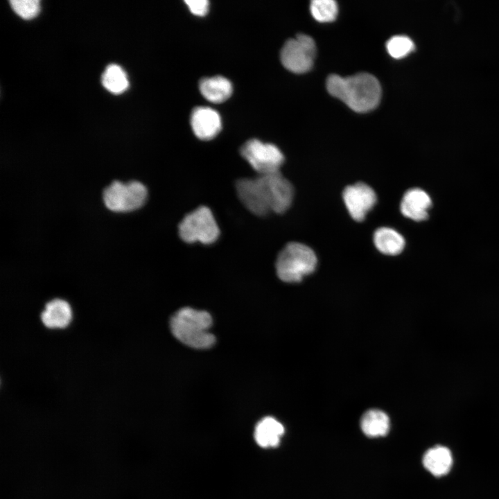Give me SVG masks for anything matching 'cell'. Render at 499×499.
<instances>
[{
    "label": "cell",
    "instance_id": "obj_9",
    "mask_svg": "<svg viewBox=\"0 0 499 499\" xmlns=\"http://www.w3.org/2000/svg\"><path fill=\"white\" fill-rule=\"evenodd\" d=\"M343 200L351 218L362 221L377 201L375 191L362 182L347 186L342 193Z\"/></svg>",
    "mask_w": 499,
    "mask_h": 499
},
{
    "label": "cell",
    "instance_id": "obj_19",
    "mask_svg": "<svg viewBox=\"0 0 499 499\" xmlns=\"http://www.w3.org/2000/svg\"><path fill=\"white\" fill-rule=\"evenodd\" d=\"M310 9L313 17L321 22L333 21L338 11V4L333 0H313Z\"/></svg>",
    "mask_w": 499,
    "mask_h": 499
},
{
    "label": "cell",
    "instance_id": "obj_16",
    "mask_svg": "<svg viewBox=\"0 0 499 499\" xmlns=\"http://www.w3.org/2000/svg\"><path fill=\"white\" fill-rule=\"evenodd\" d=\"M374 243L378 251L387 255H397L405 247V239L389 227H380L374 234Z\"/></svg>",
    "mask_w": 499,
    "mask_h": 499
},
{
    "label": "cell",
    "instance_id": "obj_11",
    "mask_svg": "<svg viewBox=\"0 0 499 499\" xmlns=\"http://www.w3.org/2000/svg\"><path fill=\"white\" fill-rule=\"evenodd\" d=\"M432 201L428 194L419 188L407 191L401 200L400 209L402 214L413 220L422 221L428 217Z\"/></svg>",
    "mask_w": 499,
    "mask_h": 499
},
{
    "label": "cell",
    "instance_id": "obj_18",
    "mask_svg": "<svg viewBox=\"0 0 499 499\" xmlns=\"http://www.w3.org/2000/svg\"><path fill=\"white\" fill-rule=\"evenodd\" d=\"M102 84L109 91L119 94L125 91L129 82L124 70L119 65H108L102 76Z\"/></svg>",
    "mask_w": 499,
    "mask_h": 499
},
{
    "label": "cell",
    "instance_id": "obj_22",
    "mask_svg": "<svg viewBox=\"0 0 499 499\" xmlns=\"http://www.w3.org/2000/svg\"><path fill=\"white\" fill-rule=\"evenodd\" d=\"M185 3L189 10L198 16H204L209 10V1L207 0H186Z\"/></svg>",
    "mask_w": 499,
    "mask_h": 499
},
{
    "label": "cell",
    "instance_id": "obj_2",
    "mask_svg": "<svg viewBox=\"0 0 499 499\" xmlns=\"http://www.w3.org/2000/svg\"><path fill=\"white\" fill-rule=\"evenodd\" d=\"M211 315L204 310L186 307L177 310L170 321L173 335L182 343L195 349H207L215 343L209 329Z\"/></svg>",
    "mask_w": 499,
    "mask_h": 499
},
{
    "label": "cell",
    "instance_id": "obj_5",
    "mask_svg": "<svg viewBox=\"0 0 499 499\" xmlns=\"http://www.w3.org/2000/svg\"><path fill=\"white\" fill-rule=\"evenodd\" d=\"M178 231L182 240L189 243L211 244L220 234L211 211L205 206L199 207L185 216L179 224Z\"/></svg>",
    "mask_w": 499,
    "mask_h": 499
},
{
    "label": "cell",
    "instance_id": "obj_4",
    "mask_svg": "<svg viewBox=\"0 0 499 499\" xmlns=\"http://www.w3.org/2000/svg\"><path fill=\"white\" fill-rule=\"evenodd\" d=\"M236 189L241 202L252 213L263 216L274 212L276 192L270 175L240 179Z\"/></svg>",
    "mask_w": 499,
    "mask_h": 499
},
{
    "label": "cell",
    "instance_id": "obj_14",
    "mask_svg": "<svg viewBox=\"0 0 499 499\" xmlns=\"http://www.w3.org/2000/svg\"><path fill=\"white\" fill-rule=\"evenodd\" d=\"M199 88L202 95L214 103H220L228 99L233 89L231 82L221 76L202 78Z\"/></svg>",
    "mask_w": 499,
    "mask_h": 499
},
{
    "label": "cell",
    "instance_id": "obj_12",
    "mask_svg": "<svg viewBox=\"0 0 499 499\" xmlns=\"http://www.w3.org/2000/svg\"><path fill=\"white\" fill-rule=\"evenodd\" d=\"M73 317L70 304L62 299L55 298L48 301L40 313V319L44 326L51 329H64Z\"/></svg>",
    "mask_w": 499,
    "mask_h": 499
},
{
    "label": "cell",
    "instance_id": "obj_10",
    "mask_svg": "<svg viewBox=\"0 0 499 499\" xmlns=\"http://www.w3.org/2000/svg\"><path fill=\"white\" fill-rule=\"evenodd\" d=\"M191 125L195 136L202 140L214 138L221 130L219 114L208 107H197L192 111Z\"/></svg>",
    "mask_w": 499,
    "mask_h": 499
},
{
    "label": "cell",
    "instance_id": "obj_8",
    "mask_svg": "<svg viewBox=\"0 0 499 499\" xmlns=\"http://www.w3.org/2000/svg\"><path fill=\"white\" fill-rule=\"evenodd\" d=\"M316 53L313 39L305 34L286 41L281 51V61L288 70L297 73L309 71Z\"/></svg>",
    "mask_w": 499,
    "mask_h": 499
},
{
    "label": "cell",
    "instance_id": "obj_21",
    "mask_svg": "<svg viewBox=\"0 0 499 499\" xmlns=\"http://www.w3.org/2000/svg\"><path fill=\"white\" fill-rule=\"evenodd\" d=\"M10 3L14 11L26 19L35 17L40 12V5L38 0H12Z\"/></svg>",
    "mask_w": 499,
    "mask_h": 499
},
{
    "label": "cell",
    "instance_id": "obj_7",
    "mask_svg": "<svg viewBox=\"0 0 499 499\" xmlns=\"http://www.w3.org/2000/svg\"><path fill=\"white\" fill-rule=\"evenodd\" d=\"M240 154L259 175L279 171L284 161L277 146L256 139L246 141L240 148Z\"/></svg>",
    "mask_w": 499,
    "mask_h": 499
},
{
    "label": "cell",
    "instance_id": "obj_15",
    "mask_svg": "<svg viewBox=\"0 0 499 499\" xmlns=\"http://www.w3.org/2000/svg\"><path fill=\"white\" fill-rule=\"evenodd\" d=\"M452 464L453 457L450 450L441 446L430 448L423 457L424 467L435 476L446 474L450 471Z\"/></svg>",
    "mask_w": 499,
    "mask_h": 499
},
{
    "label": "cell",
    "instance_id": "obj_6",
    "mask_svg": "<svg viewBox=\"0 0 499 499\" xmlns=\"http://www.w3.org/2000/svg\"><path fill=\"white\" fill-rule=\"evenodd\" d=\"M148 195L146 186L137 181L123 183L114 181L103 191L106 207L114 212H128L143 205Z\"/></svg>",
    "mask_w": 499,
    "mask_h": 499
},
{
    "label": "cell",
    "instance_id": "obj_3",
    "mask_svg": "<svg viewBox=\"0 0 499 499\" xmlns=\"http://www.w3.org/2000/svg\"><path fill=\"white\" fill-rule=\"evenodd\" d=\"M317 259L308 246L297 242L288 243L279 252L276 261V271L279 278L285 282L300 281L312 273L317 266Z\"/></svg>",
    "mask_w": 499,
    "mask_h": 499
},
{
    "label": "cell",
    "instance_id": "obj_20",
    "mask_svg": "<svg viewBox=\"0 0 499 499\" xmlns=\"http://www.w3.org/2000/svg\"><path fill=\"white\" fill-rule=\"evenodd\" d=\"M389 54L396 59L404 58L414 49L412 40L405 35H395L386 43Z\"/></svg>",
    "mask_w": 499,
    "mask_h": 499
},
{
    "label": "cell",
    "instance_id": "obj_13",
    "mask_svg": "<svg viewBox=\"0 0 499 499\" xmlns=\"http://www.w3.org/2000/svg\"><path fill=\"white\" fill-rule=\"evenodd\" d=\"M283 433L284 427L279 421L272 417H266L256 425L254 436L259 446L274 448L279 444Z\"/></svg>",
    "mask_w": 499,
    "mask_h": 499
},
{
    "label": "cell",
    "instance_id": "obj_1",
    "mask_svg": "<svg viewBox=\"0 0 499 499\" xmlns=\"http://www.w3.org/2000/svg\"><path fill=\"white\" fill-rule=\"evenodd\" d=\"M326 89L330 94L358 112L374 109L381 96L378 80L368 73H359L347 77L332 74L326 80Z\"/></svg>",
    "mask_w": 499,
    "mask_h": 499
},
{
    "label": "cell",
    "instance_id": "obj_17",
    "mask_svg": "<svg viewBox=\"0 0 499 499\" xmlns=\"http://www.w3.org/2000/svg\"><path fill=\"white\" fill-rule=\"evenodd\" d=\"M360 426L365 435L369 437H383L389 429L388 416L379 410H369L362 417Z\"/></svg>",
    "mask_w": 499,
    "mask_h": 499
}]
</instances>
